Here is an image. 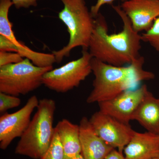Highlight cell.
<instances>
[{
    "label": "cell",
    "instance_id": "cell-17",
    "mask_svg": "<svg viewBox=\"0 0 159 159\" xmlns=\"http://www.w3.org/2000/svg\"><path fill=\"white\" fill-rule=\"evenodd\" d=\"M142 42L148 43L159 53V16L148 31L142 34Z\"/></svg>",
    "mask_w": 159,
    "mask_h": 159
},
{
    "label": "cell",
    "instance_id": "cell-7",
    "mask_svg": "<svg viewBox=\"0 0 159 159\" xmlns=\"http://www.w3.org/2000/svg\"><path fill=\"white\" fill-rule=\"evenodd\" d=\"M97 135L114 148L122 152L130 142L135 131L125 124L100 111L94 113L89 119Z\"/></svg>",
    "mask_w": 159,
    "mask_h": 159
},
{
    "label": "cell",
    "instance_id": "cell-4",
    "mask_svg": "<svg viewBox=\"0 0 159 159\" xmlns=\"http://www.w3.org/2000/svg\"><path fill=\"white\" fill-rule=\"evenodd\" d=\"M64 8L58 13L59 19L67 28L68 43L59 51H54L56 62L68 57L72 50L81 47L88 50L95 23V18L89 11L84 0H60Z\"/></svg>",
    "mask_w": 159,
    "mask_h": 159
},
{
    "label": "cell",
    "instance_id": "cell-15",
    "mask_svg": "<svg viewBox=\"0 0 159 159\" xmlns=\"http://www.w3.org/2000/svg\"><path fill=\"white\" fill-rule=\"evenodd\" d=\"M0 51L15 52L24 58L30 60L34 65L44 67L53 66L56 62L53 54L40 53L33 51L27 46L24 48H17L12 42L7 38L0 35Z\"/></svg>",
    "mask_w": 159,
    "mask_h": 159
},
{
    "label": "cell",
    "instance_id": "cell-2",
    "mask_svg": "<svg viewBox=\"0 0 159 159\" xmlns=\"http://www.w3.org/2000/svg\"><path fill=\"white\" fill-rule=\"evenodd\" d=\"M144 63L145 58L141 56L131 64L122 66L92 58V73L95 79L86 102L99 103L109 100L125 91L133 89L142 81L153 79L154 74L143 69Z\"/></svg>",
    "mask_w": 159,
    "mask_h": 159
},
{
    "label": "cell",
    "instance_id": "cell-23",
    "mask_svg": "<svg viewBox=\"0 0 159 159\" xmlns=\"http://www.w3.org/2000/svg\"><path fill=\"white\" fill-rule=\"evenodd\" d=\"M71 159H84V158L82 156L81 154H80L78 155L77 156L74 157L73 158Z\"/></svg>",
    "mask_w": 159,
    "mask_h": 159
},
{
    "label": "cell",
    "instance_id": "cell-1",
    "mask_svg": "<svg viewBox=\"0 0 159 159\" xmlns=\"http://www.w3.org/2000/svg\"><path fill=\"white\" fill-rule=\"evenodd\" d=\"M112 7L122 20V31L109 34L105 18L99 13L95 18L89 51L93 58L111 65H129L141 56L139 53L142 48V36L134 30L121 6Z\"/></svg>",
    "mask_w": 159,
    "mask_h": 159
},
{
    "label": "cell",
    "instance_id": "cell-6",
    "mask_svg": "<svg viewBox=\"0 0 159 159\" xmlns=\"http://www.w3.org/2000/svg\"><path fill=\"white\" fill-rule=\"evenodd\" d=\"M92 58L88 50H83L78 59L46 73L43 84L58 93H67L77 87L92 73Z\"/></svg>",
    "mask_w": 159,
    "mask_h": 159
},
{
    "label": "cell",
    "instance_id": "cell-9",
    "mask_svg": "<svg viewBox=\"0 0 159 159\" xmlns=\"http://www.w3.org/2000/svg\"><path fill=\"white\" fill-rule=\"evenodd\" d=\"M148 91L146 84L123 92L113 99L99 102V110L129 125L134 115Z\"/></svg>",
    "mask_w": 159,
    "mask_h": 159
},
{
    "label": "cell",
    "instance_id": "cell-11",
    "mask_svg": "<svg viewBox=\"0 0 159 159\" xmlns=\"http://www.w3.org/2000/svg\"><path fill=\"white\" fill-rule=\"evenodd\" d=\"M79 127L81 154L84 159H105L115 149L97 135L86 117L80 120Z\"/></svg>",
    "mask_w": 159,
    "mask_h": 159
},
{
    "label": "cell",
    "instance_id": "cell-19",
    "mask_svg": "<svg viewBox=\"0 0 159 159\" xmlns=\"http://www.w3.org/2000/svg\"><path fill=\"white\" fill-rule=\"evenodd\" d=\"M24 58L15 52L0 51V67L20 62Z\"/></svg>",
    "mask_w": 159,
    "mask_h": 159
},
{
    "label": "cell",
    "instance_id": "cell-24",
    "mask_svg": "<svg viewBox=\"0 0 159 159\" xmlns=\"http://www.w3.org/2000/svg\"><path fill=\"white\" fill-rule=\"evenodd\" d=\"M155 159H159V157L157 158H156Z\"/></svg>",
    "mask_w": 159,
    "mask_h": 159
},
{
    "label": "cell",
    "instance_id": "cell-14",
    "mask_svg": "<svg viewBox=\"0 0 159 159\" xmlns=\"http://www.w3.org/2000/svg\"><path fill=\"white\" fill-rule=\"evenodd\" d=\"M54 128L63 148L65 159H71L81 154L79 125L63 119Z\"/></svg>",
    "mask_w": 159,
    "mask_h": 159
},
{
    "label": "cell",
    "instance_id": "cell-22",
    "mask_svg": "<svg viewBox=\"0 0 159 159\" xmlns=\"http://www.w3.org/2000/svg\"><path fill=\"white\" fill-rule=\"evenodd\" d=\"M105 159H125L122 152L114 149L109 154Z\"/></svg>",
    "mask_w": 159,
    "mask_h": 159
},
{
    "label": "cell",
    "instance_id": "cell-20",
    "mask_svg": "<svg viewBox=\"0 0 159 159\" xmlns=\"http://www.w3.org/2000/svg\"><path fill=\"white\" fill-rule=\"evenodd\" d=\"M116 0H97V3L95 5L92 6L91 8V13L94 18L97 17L99 13V11L100 8L103 5H111ZM124 2L127 0H121Z\"/></svg>",
    "mask_w": 159,
    "mask_h": 159
},
{
    "label": "cell",
    "instance_id": "cell-3",
    "mask_svg": "<svg viewBox=\"0 0 159 159\" xmlns=\"http://www.w3.org/2000/svg\"><path fill=\"white\" fill-rule=\"evenodd\" d=\"M56 105L52 99L39 100L37 111L25 131L20 138L15 153L39 159L51 145L55 129L53 127Z\"/></svg>",
    "mask_w": 159,
    "mask_h": 159
},
{
    "label": "cell",
    "instance_id": "cell-5",
    "mask_svg": "<svg viewBox=\"0 0 159 159\" xmlns=\"http://www.w3.org/2000/svg\"><path fill=\"white\" fill-rule=\"evenodd\" d=\"M53 66H37L30 60L0 67V92L18 97L25 95L43 84V77Z\"/></svg>",
    "mask_w": 159,
    "mask_h": 159
},
{
    "label": "cell",
    "instance_id": "cell-21",
    "mask_svg": "<svg viewBox=\"0 0 159 159\" xmlns=\"http://www.w3.org/2000/svg\"><path fill=\"white\" fill-rule=\"evenodd\" d=\"M16 8H29L31 6H36L40 0H11Z\"/></svg>",
    "mask_w": 159,
    "mask_h": 159
},
{
    "label": "cell",
    "instance_id": "cell-12",
    "mask_svg": "<svg viewBox=\"0 0 159 159\" xmlns=\"http://www.w3.org/2000/svg\"><path fill=\"white\" fill-rule=\"evenodd\" d=\"M125 159H155L159 157V135L135 132L124 148Z\"/></svg>",
    "mask_w": 159,
    "mask_h": 159
},
{
    "label": "cell",
    "instance_id": "cell-16",
    "mask_svg": "<svg viewBox=\"0 0 159 159\" xmlns=\"http://www.w3.org/2000/svg\"><path fill=\"white\" fill-rule=\"evenodd\" d=\"M39 159H65L63 148L55 129L51 145L45 153Z\"/></svg>",
    "mask_w": 159,
    "mask_h": 159
},
{
    "label": "cell",
    "instance_id": "cell-8",
    "mask_svg": "<svg viewBox=\"0 0 159 159\" xmlns=\"http://www.w3.org/2000/svg\"><path fill=\"white\" fill-rule=\"evenodd\" d=\"M39 101L35 95L25 105L11 114L6 112L0 117V148L6 150L16 138H20L31 122V114L37 108Z\"/></svg>",
    "mask_w": 159,
    "mask_h": 159
},
{
    "label": "cell",
    "instance_id": "cell-13",
    "mask_svg": "<svg viewBox=\"0 0 159 159\" xmlns=\"http://www.w3.org/2000/svg\"><path fill=\"white\" fill-rule=\"evenodd\" d=\"M133 120L139 122L150 133L159 135V99L148 91L134 116Z\"/></svg>",
    "mask_w": 159,
    "mask_h": 159
},
{
    "label": "cell",
    "instance_id": "cell-10",
    "mask_svg": "<svg viewBox=\"0 0 159 159\" xmlns=\"http://www.w3.org/2000/svg\"><path fill=\"white\" fill-rule=\"evenodd\" d=\"M121 7L138 33L148 31L159 16V0H127Z\"/></svg>",
    "mask_w": 159,
    "mask_h": 159
},
{
    "label": "cell",
    "instance_id": "cell-18",
    "mask_svg": "<svg viewBox=\"0 0 159 159\" xmlns=\"http://www.w3.org/2000/svg\"><path fill=\"white\" fill-rule=\"evenodd\" d=\"M21 102L18 97L0 92V113L3 114L8 110L18 107Z\"/></svg>",
    "mask_w": 159,
    "mask_h": 159
}]
</instances>
